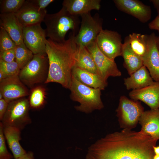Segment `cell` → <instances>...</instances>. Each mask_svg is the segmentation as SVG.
I'll list each match as a JSON object with an SVG mask.
<instances>
[{
	"label": "cell",
	"mask_w": 159,
	"mask_h": 159,
	"mask_svg": "<svg viewBox=\"0 0 159 159\" xmlns=\"http://www.w3.org/2000/svg\"><path fill=\"white\" fill-rule=\"evenodd\" d=\"M158 140L140 130L124 129L92 144L85 159H153Z\"/></svg>",
	"instance_id": "1"
},
{
	"label": "cell",
	"mask_w": 159,
	"mask_h": 159,
	"mask_svg": "<svg viewBox=\"0 0 159 159\" xmlns=\"http://www.w3.org/2000/svg\"><path fill=\"white\" fill-rule=\"evenodd\" d=\"M75 36L71 32L68 39L62 42H55L49 38L47 39L46 53L49 60V68L45 84L56 82L69 89L79 46L75 41Z\"/></svg>",
	"instance_id": "2"
},
{
	"label": "cell",
	"mask_w": 159,
	"mask_h": 159,
	"mask_svg": "<svg viewBox=\"0 0 159 159\" xmlns=\"http://www.w3.org/2000/svg\"><path fill=\"white\" fill-rule=\"evenodd\" d=\"M43 21L46 26V36L57 42L65 40L66 35L69 30L76 35L81 23L78 16L70 14L63 7L56 13L47 14Z\"/></svg>",
	"instance_id": "3"
},
{
	"label": "cell",
	"mask_w": 159,
	"mask_h": 159,
	"mask_svg": "<svg viewBox=\"0 0 159 159\" xmlns=\"http://www.w3.org/2000/svg\"><path fill=\"white\" fill-rule=\"evenodd\" d=\"M69 89L71 99L80 103L79 105L74 107L77 111L88 114L103 108L101 97V90L85 85L73 76Z\"/></svg>",
	"instance_id": "4"
},
{
	"label": "cell",
	"mask_w": 159,
	"mask_h": 159,
	"mask_svg": "<svg viewBox=\"0 0 159 159\" xmlns=\"http://www.w3.org/2000/svg\"><path fill=\"white\" fill-rule=\"evenodd\" d=\"M49 68V60L46 53L34 54L32 59L20 70L19 76L25 85L32 89L37 84H45Z\"/></svg>",
	"instance_id": "5"
},
{
	"label": "cell",
	"mask_w": 159,
	"mask_h": 159,
	"mask_svg": "<svg viewBox=\"0 0 159 159\" xmlns=\"http://www.w3.org/2000/svg\"><path fill=\"white\" fill-rule=\"evenodd\" d=\"M30 108L28 99L25 97L10 102L1 121L3 126L13 127L21 131L32 122L29 114Z\"/></svg>",
	"instance_id": "6"
},
{
	"label": "cell",
	"mask_w": 159,
	"mask_h": 159,
	"mask_svg": "<svg viewBox=\"0 0 159 159\" xmlns=\"http://www.w3.org/2000/svg\"><path fill=\"white\" fill-rule=\"evenodd\" d=\"M117 116L121 126L131 129L135 127L144 112V108L138 101L121 96L116 109Z\"/></svg>",
	"instance_id": "7"
},
{
	"label": "cell",
	"mask_w": 159,
	"mask_h": 159,
	"mask_svg": "<svg viewBox=\"0 0 159 159\" xmlns=\"http://www.w3.org/2000/svg\"><path fill=\"white\" fill-rule=\"evenodd\" d=\"M81 21L79 32L75 36L78 45L86 47L96 41L102 28V20L98 14L92 16L90 12L80 16Z\"/></svg>",
	"instance_id": "8"
},
{
	"label": "cell",
	"mask_w": 159,
	"mask_h": 159,
	"mask_svg": "<svg viewBox=\"0 0 159 159\" xmlns=\"http://www.w3.org/2000/svg\"><path fill=\"white\" fill-rule=\"evenodd\" d=\"M96 42L100 51L110 59L115 60L116 57L121 56L123 44L121 36L117 32L103 29Z\"/></svg>",
	"instance_id": "9"
},
{
	"label": "cell",
	"mask_w": 159,
	"mask_h": 159,
	"mask_svg": "<svg viewBox=\"0 0 159 159\" xmlns=\"http://www.w3.org/2000/svg\"><path fill=\"white\" fill-rule=\"evenodd\" d=\"M85 47L91 54L100 75L104 80L107 81L109 77L121 75L115 60L110 59L100 51L96 41Z\"/></svg>",
	"instance_id": "10"
},
{
	"label": "cell",
	"mask_w": 159,
	"mask_h": 159,
	"mask_svg": "<svg viewBox=\"0 0 159 159\" xmlns=\"http://www.w3.org/2000/svg\"><path fill=\"white\" fill-rule=\"evenodd\" d=\"M23 42L34 54L46 53L45 30L41 23L23 27Z\"/></svg>",
	"instance_id": "11"
},
{
	"label": "cell",
	"mask_w": 159,
	"mask_h": 159,
	"mask_svg": "<svg viewBox=\"0 0 159 159\" xmlns=\"http://www.w3.org/2000/svg\"><path fill=\"white\" fill-rule=\"evenodd\" d=\"M0 92L9 103L29 95V90L19 75L9 77L0 82Z\"/></svg>",
	"instance_id": "12"
},
{
	"label": "cell",
	"mask_w": 159,
	"mask_h": 159,
	"mask_svg": "<svg viewBox=\"0 0 159 159\" xmlns=\"http://www.w3.org/2000/svg\"><path fill=\"white\" fill-rule=\"evenodd\" d=\"M115 5L119 10L132 16L143 23L151 18V9L149 6L138 0H114Z\"/></svg>",
	"instance_id": "13"
},
{
	"label": "cell",
	"mask_w": 159,
	"mask_h": 159,
	"mask_svg": "<svg viewBox=\"0 0 159 159\" xmlns=\"http://www.w3.org/2000/svg\"><path fill=\"white\" fill-rule=\"evenodd\" d=\"M154 33L148 35V47L146 53L142 58L143 64L147 69L155 82H159V52Z\"/></svg>",
	"instance_id": "14"
},
{
	"label": "cell",
	"mask_w": 159,
	"mask_h": 159,
	"mask_svg": "<svg viewBox=\"0 0 159 159\" xmlns=\"http://www.w3.org/2000/svg\"><path fill=\"white\" fill-rule=\"evenodd\" d=\"M15 14L23 27L41 23L47 14L46 9L38 8L30 1H25Z\"/></svg>",
	"instance_id": "15"
},
{
	"label": "cell",
	"mask_w": 159,
	"mask_h": 159,
	"mask_svg": "<svg viewBox=\"0 0 159 159\" xmlns=\"http://www.w3.org/2000/svg\"><path fill=\"white\" fill-rule=\"evenodd\" d=\"M132 100H140L148 106L151 109L159 108V82L154 81L152 84L144 88L132 90L129 94Z\"/></svg>",
	"instance_id": "16"
},
{
	"label": "cell",
	"mask_w": 159,
	"mask_h": 159,
	"mask_svg": "<svg viewBox=\"0 0 159 159\" xmlns=\"http://www.w3.org/2000/svg\"><path fill=\"white\" fill-rule=\"evenodd\" d=\"M0 25L6 31L16 45L24 43L23 27L15 13L1 14Z\"/></svg>",
	"instance_id": "17"
},
{
	"label": "cell",
	"mask_w": 159,
	"mask_h": 159,
	"mask_svg": "<svg viewBox=\"0 0 159 159\" xmlns=\"http://www.w3.org/2000/svg\"><path fill=\"white\" fill-rule=\"evenodd\" d=\"M140 131L158 140H159L158 109L144 111L139 119Z\"/></svg>",
	"instance_id": "18"
},
{
	"label": "cell",
	"mask_w": 159,
	"mask_h": 159,
	"mask_svg": "<svg viewBox=\"0 0 159 159\" xmlns=\"http://www.w3.org/2000/svg\"><path fill=\"white\" fill-rule=\"evenodd\" d=\"M100 2V0H64L62 4L70 14L79 16L92 10H99Z\"/></svg>",
	"instance_id": "19"
},
{
	"label": "cell",
	"mask_w": 159,
	"mask_h": 159,
	"mask_svg": "<svg viewBox=\"0 0 159 159\" xmlns=\"http://www.w3.org/2000/svg\"><path fill=\"white\" fill-rule=\"evenodd\" d=\"M154 82L147 69L143 65L129 77L124 79V84L127 90L141 89Z\"/></svg>",
	"instance_id": "20"
},
{
	"label": "cell",
	"mask_w": 159,
	"mask_h": 159,
	"mask_svg": "<svg viewBox=\"0 0 159 159\" xmlns=\"http://www.w3.org/2000/svg\"><path fill=\"white\" fill-rule=\"evenodd\" d=\"M72 76L83 84L92 88L102 90H104L107 85V81L104 80L100 75L76 66L72 69Z\"/></svg>",
	"instance_id": "21"
},
{
	"label": "cell",
	"mask_w": 159,
	"mask_h": 159,
	"mask_svg": "<svg viewBox=\"0 0 159 159\" xmlns=\"http://www.w3.org/2000/svg\"><path fill=\"white\" fill-rule=\"evenodd\" d=\"M3 131L5 140L15 159H17L26 153L20 144L21 131L11 126L3 127Z\"/></svg>",
	"instance_id": "22"
},
{
	"label": "cell",
	"mask_w": 159,
	"mask_h": 159,
	"mask_svg": "<svg viewBox=\"0 0 159 159\" xmlns=\"http://www.w3.org/2000/svg\"><path fill=\"white\" fill-rule=\"evenodd\" d=\"M121 56L124 59V67L129 75L143 65L142 59L131 49L127 36L125 38L123 44Z\"/></svg>",
	"instance_id": "23"
},
{
	"label": "cell",
	"mask_w": 159,
	"mask_h": 159,
	"mask_svg": "<svg viewBox=\"0 0 159 159\" xmlns=\"http://www.w3.org/2000/svg\"><path fill=\"white\" fill-rule=\"evenodd\" d=\"M78 46L75 66L101 76L91 53L85 47Z\"/></svg>",
	"instance_id": "24"
},
{
	"label": "cell",
	"mask_w": 159,
	"mask_h": 159,
	"mask_svg": "<svg viewBox=\"0 0 159 159\" xmlns=\"http://www.w3.org/2000/svg\"><path fill=\"white\" fill-rule=\"evenodd\" d=\"M148 35L133 33L127 36L131 49L142 59L145 55L147 51Z\"/></svg>",
	"instance_id": "25"
},
{
	"label": "cell",
	"mask_w": 159,
	"mask_h": 159,
	"mask_svg": "<svg viewBox=\"0 0 159 159\" xmlns=\"http://www.w3.org/2000/svg\"><path fill=\"white\" fill-rule=\"evenodd\" d=\"M46 90L42 86L32 88L28 99L30 108L39 109L43 107L46 102Z\"/></svg>",
	"instance_id": "26"
},
{
	"label": "cell",
	"mask_w": 159,
	"mask_h": 159,
	"mask_svg": "<svg viewBox=\"0 0 159 159\" xmlns=\"http://www.w3.org/2000/svg\"><path fill=\"white\" fill-rule=\"evenodd\" d=\"M15 49V61L21 70L32 59L34 54L24 43L16 45Z\"/></svg>",
	"instance_id": "27"
},
{
	"label": "cell",
	"mask_w": 159,
	"mask_h": 159,
	"mask_svg": "<svg viewBox=\"0 0 159 159\" xmlns=\"http://www.w3.org/2000/svg\"><path fill=\"white\" fill-rule=\"evenodd\" d=\"M25 0H1L0 1L1 14L16 13Z\"/></svg>",
	"instance_id": "28"
},
{
	"label": "cell",
	"mask_w": 159,
	"mask_h": 159,
	"mask_svg": "<svg viewBox=\"0 0 159 159\" xmlns=\"http://www.w3.org/2000/svg\"><path fill=\"white\" fill-rule=\"evenodd\" d=\"M20 71L15 61L8 62L0 59V72L3 73L6 77L18 76Z\"/></svg>",
	"instance_id": "29"
},
{
	"label": "cell",
	"mask_w": 159,
	"mask_h": 159,
	"mask_svg": "<svg viewBox=\"0 0 159 159\" xmlns=\"http://www.w3.org/2000/svg\"><path fill=\"white\" fill-rule=\"evenodd\" d=\"M16 45L6 31L0 26V51L14 49Z\"/></svg>",
	"instance_id": "30"
},
{
	"label": "cell",
	"mask_w": 159,
	"mask_h": 159,
	"mask_svg": "<svg viewBox=\"0 0 159 159\" xmlns=\"http://www.w3.org/2000/svg\"><path fill=\"white\" fill-rule=\"evenodd\" d=\"M3 126L0 122V159H11L13 156L8 151L6 144L5 138L4 134Z\"/></svg>",
	"instance_id": "31"
},
{
	"label": "cell",
	"mask_w": 159,
	"mask_h": 159,
	"mask_svg": "<svg viewBox=\"0 0 159 159\" xmlns=\"http://www.w3.org/2000/svg\"><path fill=\"white\" fill-rule=\"evenodd\" d=\"M0 59L8 62L15 61V48L0 51Z\"/></svg>",
	"instance_id": "32"
},
{
	"label": "cell",
	"mask_w": 159,
	"mask_h": 159,
	"mask_svg": "<svg viewBox=\"0 0 159 159\" xmlns=\"http://www.w3.org/2000/svg\"><path fill=\"white\" fill-rule=\"evenodd\" d=\"M35 6L40 10L46 9L45 8L54 0H30Z\"/></svg>",
	"instance_id": "33"
},
{
	"label": "cell",
	"mask_w": 159,
	"mask_h": 159,
	"mask_svg": "<svg viewBox=\"0 0 159 159\" xmlns=\"http://www.w3.org/2000/svg\"><path fill=\"white\" fill-rule=\"evenodd\" d=\"M9 103L4 99L0 100V120L2 121L6 111Z\"/></svg>",
	"instance_id": "34"
},
{
	"label": "cell",
	"mask_w": 159,
	"mask_h": 159,
	"mask_svg": "<svg viewBox=\"0 0 159 159\" xmlns=\"http://www.w3.org/2000/svg\"><path fill=\"white\" fill-rule=\"evenodd\" d=\"M148 26L151 30H159V16L157 15L149 24Z\"/></svg>",
	"instance_id": "35"
},
{
	"label": "cell",
	"mask_w": 159,
	"mask_h": 159,
	"mask_svg": "<svg viewBox=\"0 0 159 159\" xmlns=\"http://www.w3.org/2000/svg\"><path fill=\"white\" fill-rule=\"evenodd\" d=\"M34 153L32 151H28L17 159H34Z\"/></svg>",
	"instance_id": "36"
},
{
	"label": "cell",
	"mask_w": 159,
	"mask_h": 159,
	"mask_svg": "<svg viewBox=\"0 0 159 159\" xmlns=\"http://www.w3.org/2000/svg\"><path fill=\"white\" fill-rule=\"evenodd\" d=\"M150 1L152 2L156 9L158 14V15L159 16V0H151Z\"/></svg>",
	"instance_id": "37"
},
{
	"label": "cell",
	"mask_w": 159,
	"mask_h": 159,
	"mask_svg": "<svg viewBox=\"0 0 159 159\" xmlns=\"http://www.w3.org/2000/svg\"><path fill=\"white\" fill-rule=\"evenodd\" d=\"M154 151L155 154L159 155V146L154 147Z\"/></svg>",
	"instance_id": "38"
},
{
	"label": "cell",
	"mask_w": 159,
	"mask_h": 159,
	"mask_svg": "<svg viewBox=\"0 0 159 159\" xmlns=\"http://www.w3.org/2000/svg\"><path fill=\"white\" fill-rule=\"evenodd\" d=\"M158 31V32L159 35L157 37L156 44L158 49L159 52V30Z\"/></svg>",
	"instance_id": "39"
},
{
	"label": "cell",
	"mask_w": 159,
	"mask_h": 159,
	"mask_svg": "<svg viewBox=\"0 0 159 159\" xmlns=\"http://www.w3.org/2000/svg\"><path fill=\"white\" fill-rule=\"evenodd\" d=\"M153 159H159V155L155 154L153 157Z\"/></svg>",
	"instance_id": "40"
},
{
	"label": "cell",
	"mask_w": 159,
	"mask_h": 159,
	"mask_svg": "<svg viewBox=\"0 0 159 159\" xmlns=\"http://www.w3.org/2000/svg\"><path fill=\"white\" fill-rule=\"evenodd\" d=\"M3 98V95L0 92V100L2 99Z\"/></svg>",
	"instance_id": "41"
},
{
	"label": "cell",
	"mask_w": 159,
	"mask_h": 159,
	"mask_svg": "<svg viewBox=\"0 0 159 159\" xmlns=\"http://www.w3.org/2000/svg\"><path fill=\"white\" fill-rule=\"evenodd\" d=\"M158 110H159V108H158Z\"/></svg>",
	"instance_id": "42"
}]
</instances>
